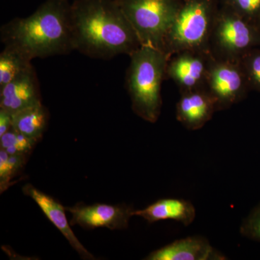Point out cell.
<instances>
[{"mask_svg":"<svg viewBox=\"0 0 260 260\" xmlns=\"http://www.w3.org/2000/svg\"><path fill=\"white\" fill-rule=\"evenodd\" d=\"M141 46L164 51V40L182 0H116Z\"/></svg>","mask_w":260,"mask_h":260,"instance_id":"5","label":"cell"},{"mask_svg":"<svg viewBox=\"0 0 260 260\" xmlns=\"http://www.w3.org/2000/svg\"><path fill=\"white\" fill-rule=\"evenodd\" d=\"M240 234L250 240L260 242V202L243 220Z\"/></svg>","mask_w":260,"mask_h":260,"instance_id":"21","label":"cell"},{"mask_svg":"<svg viewBox=\"0 0 260 260\" xmlns=\"http://www.w3.org/2000/svg\"><path fill=\"white\" fill-rule=\"evenodd\" d=\"M220 7L219 0H182L164 40L168 55L186 50L209 51L210 35Z\"/></svg>","mask_w":260,"mask_h":260,"instance_id":"4","label":"cell"},{"mask_svg":"<svg viewBox=\"0 0 260 260\" xmlns=\"http://www.w3.org/2000/svg\"><path fill=\"white\" fill-rule=\"evenodd\" d=\"M37 142L19 133L13 127L0 137L1 149H3L10 155H26L32 150V147Z\"/></svg>","mask_w":260,"mask_h":260,"instance_id":"18","label":"cell"},{"mask_svg":"<svg viewBox=\"0 0 260 260\" xmlns=\"http://www.w3.org/2000/svg\"><path fill=\"white\" fill-rule=\"evenodd\" d=\"M31 64V61L16 49L5 47L0 54V87L10 83Z\"/></svg>","mask_w":260,"mask_h":260,"instance_id":"16","label":"cell"},{"mask_svg":"<svg viewBox=\"0 0 260 260\" xmlns=\"http://www.w3.org/2000/svg\"><path fill=\"white\" fill-rule=\"evenodd\" d=\"M239 63L250 90L260 92V47L246 53Z\"/></svg>","mask_w":260,"mask_h":260,"instance_id":"19","label":"cell"},{"mask_svg":"<svg viewBox=\"0 0 260 260\" xmlns=\"http://www.w3.org/2000/svg\"><path fill=\"white\" fill-rule=\"evenodd\" d=\"M225 256L216 250L206 238L192 236L174 241L152 251L148 260H223Z\"/></svg>","mask_w":260,"mask_h":260,"instance_id":"12","label":"cell"},{"mask_svg":"<svg viewBox=\"0 0 260 260\" xmlns=\"http://www.w3.org/2000/svg\"><path fill=\"white\" fill-rule=\"evenodd\" d=\"M129 57L126 87L133 112L145 121L156 122L161 112L162 83L167 79L171 56L155 48L141 46Z\"/></svg>","mask_w":260,"mask_h":260,"instance_id":"3","label":"cell"},{"mask_svg":"<svg viewBox=\"0 0 260 260\" xmlns=\"http://www.w3.org/2000/svg\"><path fill=\"white\" fill-rule=\"evenodd\" d=\"M205 88L215 100L218 112L242 102L251 90L239 61L214 57L207 75Z\"/></svg>","mask_w":260,"mask_h":260,"instance_id":"7","label":"cell"},{"mask_svg":"<svg viewBox=\"0 0 260 260\" xmlns=\"http://www.w3.org/2000/svg\"><path fill=\"white\" fill-rule=\"evenodd\" d=\"M256 25H257L258 28H259L260 30V19L259 20V21L257 22V23H256Z\"/></svg>","mask_w":260,"mask_h":260,"instance_id":"23","label":"cell"},{"mask_svg":"<svg viewBox=\"0 0 260 260\" xmlns=\"http://www.w3.org/2000/svg\"><path fill=\"white\" fill-rule=\"evenodd\" d=\"M23 191L24 194L30 197L37 203L47 218L55 225L56 229L69 242L70 245L78 251V254L82 257L88 259H95L94 256L85 249V246L80 242L78 238L75 237L74 233L67 220L66 215H65L66 208L51 197L36 189L31 184H26L24 186Z\"/></svg>","mask_w":260,"mask_h":260,"instance_id":"13","label":"cell"},{"mask_svg":"<svg viewBox=\"0 0 260 260\" xmlns=\"http://www.w3.org/2000/svg\"><path fill=\"white\" fill-rule=\"evenodd\" d=\"M213 56L210 51L186 50L173 54L167 68V78L172 80L180 93L205 88Z\"/></svg>","mask_w":260,"mask_h":260,"instance_id":"8","label":"cell"},{"mask_svg":"<svg viewBox=\"0 0 260 260\" xmlns=\"http://www.w3.org/2000/svg\"><path fill=\"white\" fill-rule=\"evenodd\" d=\"M177 104V119L186 129H201L218 112L213 98L205 88L181 92Z\"/></svg>","mask_w":260,"mask_h":260,"instance_id":"11","label":"cell"},{"mask_svg":"<svg viewBox=\"0 0 260 260\" xmlns=\"http://www.w3.org/2000/svg\"><path fill=\"white\" fill-rule=\"evenodd\" d=\"M49 114L42 102L21 109L13 114V129L39 141L47 127Z\"/></svg>","mask_w":260,"mask_h":260,"instance_id":"15","label":"cell"},{"mask_svg":"<svg viewBox=\"0 0 260 260\" xmlns=\"http://www.w3.org/2000/svg\"><path fill=\"white\" fill-rule=\"evenodd\" d=\"M66 210L72 214L73 225L78 224L90 229L104 227L111 230L126 229L135 210L126 205L106 204L76 205Z\"/></svg>","mask_w":260,"mask_h":260,"instance_id":"9","label":"cell"},{"mask_svg":"<svg viewBox=\"0 0 260 260\" xmlns=\"http://www.w3.org/2000/svg\"><path fill=\"white\" fill-rule=\"evenodd\" d=\"M234 12L254 23L260 19V0H219Z\"/></svg>","mask_w":260,"mask_h":260,"instance_id":"20","label":"cell"},{"mask_svg":"<svg viewBox=\"0 0 260 260\" xmlns=\"http://www.w3.org/2000/svg\"><path fill=\"white\" fill-rule=\"evenodd\" d=\"M69 0H46L26 18H15L0 28L5 47L31 61L74 51Z\"/></svg>","mask_w":260,"mask_h":260,"instance_id":"2","label":"cell"},{"mask_svg":"<svg viewBox=\"0 0 260 260\" xmlns=\"http://www.w3.org/2000/svg\"><path fill=\"white\" fill-rule=\"evenodd\" d=\"M26 155H10L3 149L0 150V190L1 193L8 189L12 179L25 164Z\"/></svg>","mask_w":260,"mask_h":260,"instance_id":"17","label":"cell"},{"mask_svg":"<svg viewBox=\"0 0 260 260\" xmlns=\"http://www.w3.org/2000/svg\"><path fill=\"white\" fill-rule=\"evenodd\" d=\"M42 102L40 86L32 64L0 87V109L13 114Z\"/></svg>","mask_w":260,"mask_h":260,"instance_id":"10","label":"cell"},{"mask_svg":"<svg viewBox=\"0 0 260 260\" xmlns=\"http://www.w3.org/2000/svg\"><path fill=\"white\" fill-rule=\"evenodd\" d=\"M70 20L74 51L92 59L129 56L141 47L116 0H75Z\"/></svg>","mask_w":260,"mask_h":260,"instance_id":"1","label":"cell"},{"mask_svg":"<svg viewBox=\"0 0 260 260\" xmlns=\"http://www.w3.org/2000/svg\"><path fill=\"white\" fill-rule=\"evenodd\" d=\"M257 47H260L257 25L220 4L210 38L212 56L222 60L239 61Z\"/></svg>","mask_w":260,"mask_h":260,"instance_id":"6","label":"cell"},{"mask_svg":"<svg viewBox=\"0 0 260 260\" xmlns=\"http://www.w3.org/2000/svg\"><path fill=\"white\" fill-rule=\"evenodd\" d=\"M13 126V114L0 109V137Z\"/></svg>","mask_w":260,"mask_h":260,"instance_id":"22","label":"cell"},{"mask_svg":"<svg viewBox=\"0 0 260 260\" xmlns=\"http://www.w3.org/2000/svg\"><path fill=\"white\" fill-rule=\"evenodd\" d=\"M135 215L150 223L159 220H174L188 226L194 220L196 210L189 200L166 198L155 202L144 209L134 210L133 216Z\"/></svg>","mask_w":260,"mask_h":260,"instance_id":"14","label":"cell"}]
</instances>
